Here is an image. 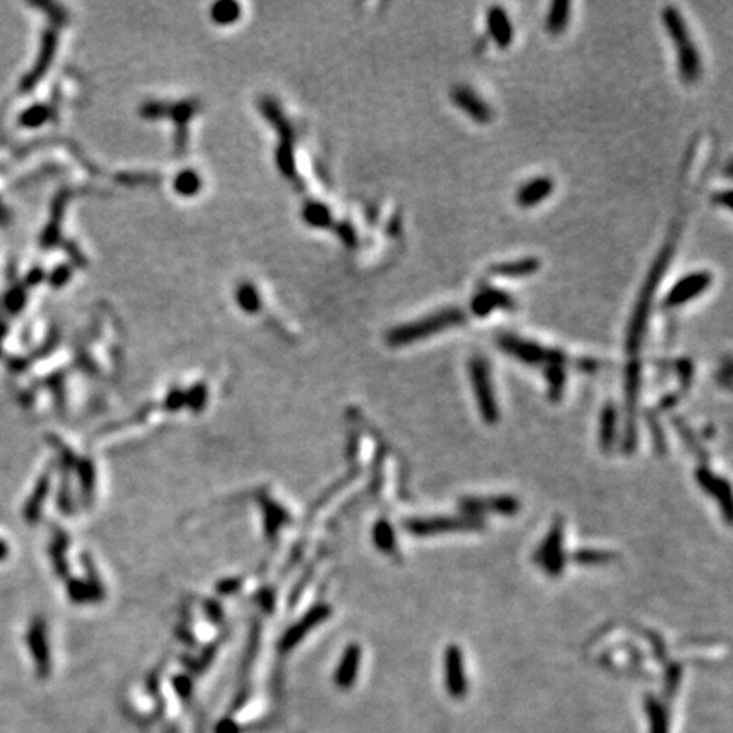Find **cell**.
<instances>
[{
  "instance_id": "1",
  "label": "cell",
  "mask_w": 733,
  "mask_h": 733,
  "mask_svg": "<svg viewBox=\"0 0 733 733\" xmlns=\"http://www.w3.org/2000/svg\"><path fill=\"white\" fill-rule=\"evenodd\" d=\"M674 238H670L662 250L658 251V255L653 260L652 268L648 270L647 278H645L644 286H641L639 300H636V305L634 309V314H631L630 325H628L626 331V350L630 355H639L641 343H644L645 331H647V322L650 316V308H652L653 295L658 289V283H661L662 277H664L666 270L669 268L672 256H674Z\"/></svg>"
},
{
  "instance_id": "2",
  "label": "cell",
  "mask_w": 733,
  "mask_h": 733,
  "mask_svg": "<svg viewBox=\"0 0 733 733\" xmlns=\"http://www.w3.org/2000/svg\"><path fill=\"white\" fill-rule=\"evenodd\" d=\"M662 23H664L672 46L675 50L680 77H683L686 84H695L697 78L701 77L702 61L700 51H697L691 34H689L686 21H684L679 9L669 6L662 11Z\"/></svg>"
},
{
  "instance_id": "3",
  "label": "cell",
  "mask_w": 733,
  "mask_h": 733,
  "mask_svg": "<svg viewBox=\"0 0 733 733\" xmlns=\"http://www.w3.org/2000/svg\"><path fill=\"white\" fill-rule=\"evenodd\" d=\"M465 321L467 316L460 308H443L408 325L397 326L387 335V343L391 347H406V344L421 342L442 331L464 325Z\"/></svg>"
},
{
  "instance_id": "4",
  "label": "cell",
  "mask_w": 733,
  "mask_h": 733,
  "mask_svg": "<svg viewBox=\"0 0 733 733\" xmlns=\"http://www.w3.org/2000/svg\"><path fill=\"white\" fill-rule=\"evenodd\" d=\"M497 347L508 353L509 357L516 359L523 364L531 366H548V365H564L569 364V359L564 352L547 348L543 344L525 340L516 335H499L497 336Z\"/></svg>"
},
{
  "instance_id": "5",
  "label": "cell",
  "mask_w": 733,
  "mask_h": 733,
  "mask_svg": "<svg viewBox=\"0 0 733 733\" xmlns=\"http://www.w3.org/2000/svg\"><path fill=\"white\" fill-rule=\"evenodd\" d=\"M469 379L484 423L486 425H496L499 421V408H497L494 386H492L491 366H489V362L484 357L475 355L470 359Z\"/></svg>"
},
{
  "instance_id": "6",
  "label": "cell",
  "mask_w": 733,
  "mask_h": 733,
  "mask_svg": "<svg viewBox=\"0 0 733 733\" xmlns=\"http://www.w3.org/2000/svg\"><path fill=\"white\" fill-rule=\"evenodd\" d=\"M406 531L416 536H431L443 533H462V531H482L486 521L475 516H435L411 518L403 523Z\"/></svg>"
},
{
  "instance_id": "7",
  "label": "cell",
  "mask_w": 733,
  "mask_h": 733,
  "mask_svg": "<svg viewBox=\"0 0 733 733\" xmlns=\"http://www.w3.org/2000/svg\"><path fill=\"white\" fill-rule=\"evenodd\" d=\"M535 562L552 577H558L564 572L565 552H564V519L557 518L550 528L548 535L535 552Z\"/></svg>"
},
{
  "instance_id": "8",
  "label": "cell",
  "mask_w": 733,
  "mask_h": 733,
  "mask_svg": "<svg viewBox=\"0 0 733 733\" xmlns=\"http://www.w3.org/2000/svg\"><path fill=\"white\" fill-rule=\"evenodd\" d=\"M711 281H713V277H711L708 270H700V272L684 275L680 281H678L670 287L669 292L666 294L664 300H662V305L667 309H675L691 303L697 295H701L702 292L710 289Z\"/></svg>"
},
{
  "instance_id": "9",
  "label": "cell",
  "mask_w": 733,
  "mask_h": 733,
  "mask_svg": "<svg viewBox=\"0 0 733 733\" xmlns=\"http://www.w3.org/2000/svg\"><path fill=\"white\" fill-rule=\"evenodd\" d=\"M443 680L445 689L453 700H464L469 691V680L465 674L464 653L458 645L452 644L443 653Z\"/></svg>"
},
{
  "instance_id": "10",
  "label": "cell",
  "mask_w": 733,
  "mask_h": 733,
  "mask_svg": "<svg viewBox=\"0 0 733 733\" xmlns=\"http://www.w3.org/2000/svg\"><path fill=\"white\" fill-rule=\"evenodd\" d=\"M460 509L467 516L482 518L486 513L503 514V516H514L519 511V501L516 497L503 494L491 497H465L460 501Z\"/></svg>"
},
{
  "instance_id": "11",
  "label": "cell",
  "mask_w": 733,
  "mask_h": 733,
  "mask_svg": "<svg viewBox=\"0 0 733 733\" xmlns=\"http://www.w3.org/2000/svg\"><path fill=\"white\" fill-rule=\"evenodd\" d=\"M453 104L477 124H487L492 121V109L474 89L467 85H457L452 90Z\"/></svg>"
},
{
  "instance_id": "12",
  "label": "cell",
  "mask_w": 733,
  "mask_h": 733,
  "mask_svg": "<svg viewBox=\"0 0 733 733\" xmlns=\"http://www.w3.org/2000/svg\"><path fill=\"white\" fill-rule=\"evenodd\" d=\"M696 481L701 486L702 491L708 492L710 496H713L715 499L718 501V504L722 506L723 509V518L727 519V523H730L732 491L728 481L715 475L708 467H700V469L696 470Z\"/></svg>"
},
{
  "instance_id": "13",
  "label": "cell",
  "mask_w": 733,
  "mask_h": 733,
  "mask_svg": "<svg viewBox=\"0 0 733 733\" xmlns=\"http://www.w3.org/2000/svg\"><path fill=\"white\" fill-rule=\"evenodd\" d=\"M56 50V34L53 31H46L45 36H43V45H41V53H39V58L34 65V68L31 70L21 82V90L29 92L33 90L34 87L38 85V82L45 77L48 67H50L51 60H53Z\"/></svg>"
},
{
  "instance_id": "14",
  "label": "cell",
  "mask_w": 733,
  "mask_h": 733,
  "mask_svg": "<svg viewBox=\"0 0 733 733\" xmlns=\"http://www.w3.org/2000/svg\"><path fill=\"white\" fill-rule=\"evenodd\" d=\"M555 183L550 177H536L533 180H528L519 187L516 192V202L519 207H535L540 202L547 200L552 195Z\"/></svg>"
},
{
  "instance_id": "15",
  "label": "cell",
  "mask_w": 733,
  "mask_h": 733,
  "mask_svg": "<svg viewBox=\"0 0 733 733\" xmlns=\"http://www.w3.org/2000/svg\"><path fill=\"white\" fill-rule=\"evenodd\" d=\"M486 21L489 33H491L496 45L499 46L501 50H506L508 46H511L514 33L511 21H509L508 17V12H506L503 7L492 6L491 9H487Z\"/></svg>"
},
{
  "instance_id": "16",
  "label": "cell",
  "mask_w": 733,
  "mask_h": 733,
  "mask_svg": "<svg viewBox=\"0 0 733 733\" xmlns=\"http://www.w3.org/2000/svg\"><path fill=\"white\" fill-rule=\"evenodd\" d=\"M514 303L511 295H508L506 292L497 289H484L475 295L470 308H472L475 316L484 317L489 316L492 311H496V309H511Z\"/></svg>"
},
{
  "instance_id": "17",
  "label": "cell",
  "mask_w": 733,
  "mask_h": 733,
  "mask_svg": "<svg viewBox=\"0 0 733 733\" xmlns=\"http://www.w3.org/2000/svg\"><path fill=\"white\" fill-rule=\"evenodd\" d=\"M538 268H540V260L535 259V256H530V259L501 261V264L492 265L491 273L496 275V277H504V278H521V277H528V275L536 273L538 272Z\"/></svg>"
},
{
  "instance_id": "18",
  "label": "cell",
  "mask_w": 733,
  "mask_h": 733,
  "mask_svg": "<svg viewBox=\"0 0 733 733\" xmlns=\"http://www.w3.org/2000/svg\"><path fill=\"white\" fill-rule=\"evenodd\" d=\"M360 667V648L357 645H352V647L347 648L344 652L342 664H340L338 670H336L335 680L340 688H350L355 683L357 674H359Z\"/></svg>"
},
{
  "instance_id": "19",
  "label": "cell",
  "mask_w": 733,
  "mask_h": 733,
  "mask_svg": "<svg viewBox=\"0 0 733 733\" xmlns=\"http://www.w3.org/2000/svg\"><path fill=\"white\" fill-rule=\"evenodd\" d=\"M645 715L648 720L650 733H669V713L666 705L656 696H645Z\"/></svg>"
},
{
  "instance_id": "20",
  "label": "cell",
  "mask_w": 733,
  "mask_h": 733,
  "mask_svg": "<svg viewBox=\"0 0 733 733\" xmlns=\"http://www.w3.org/2000/svg\"><path fill=\"white\" fill-rule=\"evenodd\" d=\"M617 425L618 414L617 408L613 404H606L603 413H601V426H599V443L604 452H609L617 440Z\"/></svg>"
},
{
  "instance_id": "21",
  "label": "cell",
  "mask_w": 733,
  "mask_h": 733,
  "mask_svg": "<svg viewBox=\"0 0 733 733\" xmlns=\"http://www.w3.org/2000/svg\"><path fill=\"white\" fill-rule=\"evenodd\" d=\"M570 19V4L565 2V0H555L552 2V6L548 9L547 21H545V26H547V31L553 36L557 34H562L569 24Z\"/></svg>"
},
{
  "instance_id": "22",
  "label": "cell",
  "mask_w": 733,
  "mask_h": 733,
  "mask_svg": "<svg viewBox=\"0 0 733 733\" xmlns=\"http://www.w3.org/2000/svg\"><path fill=\"white\" fill-rule=\"evenodd\" d=\"M545 377L548 381V396L553 403L560 401L565 387V366L564 365H548L545 366Z\"/></svg>"
},
{
  "instance_id": "23",
  "label": "cell",
  "mask_w": 733,
  "mask_h": 733,
  "mask_svg": "<svg viewBox=\"0 0 733 733\" xmlns=\"http://www.w3.org/2000/svg\"><path fill=\"white\" fill-rule=\"evenodd\" d=\"M617 555L611 552H606V550H596V548H582L577 550V552L572 555V560L577 562L580 565H601L608 564V562L614 560Z\"/></svg>"
},
{
  "instance_id": "24",
  "label": "cell",
  "mask_w": 733,
  "mask_h": 733,
  "mask_svg": "<svg viewBox=\"0 0 733 733\" xmlns=\"http://www.w3.org/2000/svg\"><path fill=\"white\" fill-rule=\"evenodd\" d=\"M374 538H375V543H377V547L384 550V552H387V553L397 552L394 530H392V526L386 521V519H381V521L375 525Z\"/></svg>"
},
{
  "instance_id": "25",
  "label": "cell",
  "mask_w": 733,
  "mask_h": 733,
  "mask_svg": "<svg viewBox=\"0 0 733 733\" xmlns=\"http://www.w3.org/2000/svg\"><path fill=\"white\" fill-rule=\"evenodd\" d=\"M26 289L24 286H12L4 295V308L11 314H17L26 304Z\"/></svg>"
},
{
  "instance_id": "26",
  "label": "cell",
  "mask_w": 733,
  "mask_h": 733,
  "mask_svg": "<svg viewBox=\"0 0 733 733\" xmlns=\"http://www.w3.org/2000/svg\"><path fill=\"white\" fill-rule=\"evenodd\" d=\"M48 116H50L48 107L38 104V106H33L28 111H24L19 117V122L24 128H38V126H41L48 119Z\"/></svg>"
},
{
  "instance_id": "27",
  "label": "cell",
  "mask_w": 733,
  "mask_h": 733,
  "mask_svg": "<svg viewBox=\"0 0 733 733\" xmlns=\"http://www.w3.org/2000/svg\"><path fill=\"white\" fill-rule=\"evenodd\" d=\"M680 675H683V669H680L679 664H670L667 667L666 672V686L664 691L667 697H674L675 693H678L679 684H680Z\"/></svg>"
},
{
  "instance_id": "28",
  "label": "cell",
  "mask_w": 733,
  "mask_h": 733,
  "mask_svg": "<svg viewBox=\"0 0 733 733\" xmlns=\"http://www.w3.org/2000/svg\"><path fill=\"white\" fill-rule=\"evenodd\" d=\"M713 200H715V204H718V206L730 207V204H732V194H730V190H723V192H720V194L715 195Z\"/></svg>"
},
{
  "instance_id": "29",
  "label": "cell",
  "mask_w": 733,
  "mask_h": 733,
  "mask_svg": "<svg viewBox=\"0 0 733 733\" xmlns=\"http://www.w3.org/2000/svg\"><path fill=\"white\" fill-rule=\"evenodd\" d=\"M217 733H238V728L234 727V723L231 722H222L219 727H217Z\"/></svg>"
},
{
  "instance_id": "30",
  "label": "cell",
  "mask_w": 733,
  "mask_h": 733,
  "mask_svg": "<svg viewBox=\"0 0 733 733\" xmlns=\"http://www.w3.org/2000/svg\"><path fill=\"white\" fill-rule=\"evenodd\" d=\"M11 221V214H9L7 207L4 206L2 200H0V224H7Z\"/></svg>"
},
{
  "instance_id": "31",
  "label": "cell",
  "mask_w": 733,
  "mask_h": 733,
  "mask_svg": "<svg viewBox=\"0 0 733 733\" xmlns=\"http://www.w3.org/2000/svg\"><path fill=\"white\" fill-rule=\"evenodd\" d=\"M7 333V325L4 321H0V340H2V336Z\"/></svg>"
},
{
  "instance_id": "32",
  "label": "cell",
  "mask_w": 733,
  "mask_h": 733,
  "mask_svg": "<svg viewBox=\"0 0 733 733\" xmlns=\"http://www.w3.org/2000/svg\"><path fill=\"white\" fill-rule=\"evenodd\" d=\"M7 553V548L6 545H4V542H0V558H4V555Z\"/></svg>"
}]
</instances>
